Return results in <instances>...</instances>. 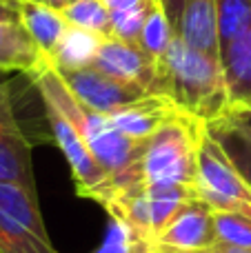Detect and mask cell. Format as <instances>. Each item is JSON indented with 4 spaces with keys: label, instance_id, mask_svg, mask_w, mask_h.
Here are the masks:
<instances>
[{
    "label": "cell",
    "instance_id": "6da1fadb",
    "mask_svg": "<svg viewBox=\"0 0 251 253\" xmlns=\"http://www.w3.org/2000/svg\"><path fill=\"white\" fill-rule=\"evenodd\" d=\"M151 93L165 96L178 111L205 125L231 116L220 58L189 47L178 36L158 58Z\"/></svg>",
    "mask_w": 251,
    "mask_h": 253
},
{
    "label": "cell",
    "instance_id": "3957f363",
    "mask_svg": "<svg viewBox=\"0 0 251 253\" xmlns=\"http://www.w3.org/2000/svg\"><path fill=\"white\" fill-rule=\"evenodd\" d=\"M29 78L36 84V91L40 93V98L56 102L62 109V114L74 123L78 133L83 135L84 144L91 149V153L96 156V160L100 162L107 173H116V171L125 169L138 156L140 144L120 133L109 116L84 107L71 93V89L67 87V83L60 78V74L53 65H44L42 69L31 74Z\"/></svg>",
    "mask_w": 251,
    "mask_h": 253
},
{
    "label": "cell",
    "instance_id": "d4e9b609",
    "mask_svg": "<svg viewBox=\"0 0 251 253\" xmlns=\"http://www.w3.org/2000/svg\"><path fill=\"white\" fill-rule=\"evenodd\" d=\"M102 2L107 4L109 11H123V9H129L133 4H140L142 0H102Z\"/></svg>",
    "mask_w": 251,
    "mask_h": 253
},
{
    "label": "cell",
    "instance_id": "ac0fdd59",
    "mask_svg": "<svg viewBox=\"0 0 251 253\" xmlns=\"http://www.w3.org/2000/svg\"><path fill=\"white\" fill-rule=\"evenodd\" d=\"M93 253H158V249L151 233H145L118 215H109L105 238Z\"/></svg>",
    "mask_w": 251,
    "mask_h": 253
},
{
    "label": "cell",
    "instance_id": "ffe728a7",
    "mask_svg": "<svg viewBox=\"0 0 251 253\" xmlns=\"http://www.w3.org/2000/svg\"><path fill=\"white\" fill-rule=\"evenodd\" d=\"M62 16L71 27L93 31L102 38H109L111 34V11L102 0H71L62 9Z\"/></svg>",
    "mask_w": 251,
    "mask_h": 253
},
{
    "label": "cell",
    "instance_id": "484cf974",
    "mask_svg": "<svg viewBox=\"0 0 251 253\" xmlns=\"http://www.w3.org/2000/svg\"><path fill=\"white\" fill-rule=\"evenodd\" d=\"M31 2H40V4H47V7H51V9H58V11H62V9H65L67 4L71 2V0H31Z\"/></svg>",
    "mask_w": 251,
    "mask_h": 253
},
{
    "label": "cell",
    "instance_id": "cb8c5ba5",
    "mask_svg": "<svg viewBox=\"0 0 251 253\" xmlns=\"http://www.w3.org/2000/svg\"><path fill=\"white\" fill-rule=\"evenodd\" d=\"M160 4H163L165 13L169 16V20H171V25H173V31H176L178 25H180V18H182V11H185L187 0H160Z\"/></svg>",
    "mask_w": 251,
    "mask_h": 253
},
{
    "label": "cell",
    "instance_id": "9c48e42d",
    "mask_svg": "<svg viewBox=\"0 0 251 253\" xmlns=\"http://www.w3.org/2000/svg\"><path fill=\"white\" fill-rule=\"evenodd\" d=\"M216 242L213 209L198 198L185 202L156 233L158 253H198L213 249Z\"/></svg>",
    "mask_w": 251,
    "mask_h": 253
},
{
    "label": "cell",
    "instance_id": "4316f807",
    "mask_svg": "<svg viewBox=\"0 0 251 253\" xmlns=\"http://www.w3.org/2000/svg\"><path fill=\"white\" fill-rule=\"evenodd\" d=\"M240 125H245L247 129H251V111H243V114H231Z\"/></svg>",
    "mask_w": 251,
    "mask_h": 253
},
{
    "label": "cell",
    "instance_id": "7c38bea8",
    "mask_svg": "<svg viewBox=\"0 0 251 253\" xmlns=\"http://www.w3.org/2000/svg\"><path fill=\"white\" fill-rule=\"evenodd\" d=\"M220 65L231 114L251 111V27L220 44Z\"/></svg>",
    "mask_w": 251,
    "mask_h": 253
},
{
    "label": "cell",
    "instance_id": "4fadbf2b",
    "mask_svg": "<svg viewBox=\"0 0 251 253\" xmlns=\"http://www.w3.org/2000/svg\"><path fill=\"white\" fill-rule=\"evenodd\" d=\"M176 114L178 109L165 96L149 93V96L140 98V100L131 102V105H125L120 109H116L114 114H109V118L123 135L142 144Z\"/></svg>",
    "mask_w": 251,
    "mask_h": 253
},
{
    "label": "cell",
    "instance_id": "8fae6325",
    "mask_svg": "<svg viewBox=\"0 0 251 253\" xmlns=\"http://www.w3.org/2000/svg\"><path fill=\"white\" fill-rule=\"evenodd\" d=\"M44 65L51 62L27 34L18 7L0 2V71H20L31 76Z\"/></svg>",
    "mask_w": 251,
    "mask_h": 253
},
{
    "label": "cell",
    "instance_id": "5bb4252c",
    "mask_svg": "<svg viewBox=\"0 0 251 253\" xmlns=\"http://www.w3.org/2000/svg\"><path fill=\"white\" fill-rule=\"evenodd\" d=\"M176 36L189 47L220 58L218 36V0H187Z\"/></svg>",
    "mask_w": 251,
    "mask_h": 253
},
{
    "label": "cell",
    "instance_id": "ba28073f",
    "mask_svg": "<svg viewBox=\"0 0 251 253\" xmlns=\"http://www.w3.org/2000/svg\"><path fill=\"white\" fill-rule=\"evenodd\" d=\"M56 71L67 83V87L71 89V93L84 107L105 116L114 114L120 107L131 105V102L149 96V91L145 87L116 80L111 76H107L105 71L96 69L93 65L80 67V69H56Z\"/></svg>",
    "mask_w": 251,
    "mask_h": 253
},
{
    "label": "cell",
    "instance_id": "8992f818",
    "mask_svg": "<svg viewBox=\"0 0 251 253\" xmlns=\"http://www.w3.org/2000/svg\"><path fill=\"white\" fill-rule=\"evenodd\" d=\"M11 89V80H0V182L20 184L38 193L31 165V142L18 120Z\"/></svg>",
    "mask_w": 251,
    "mask_h": 253
},
{
    "label": "cell",
    "instance_id": "4dcf8cb0",
    "mask_svg": "<svg viewBox=\"0 0 251 253\" xmlns=\"http://www.w3.org/2000/svg\"><path fill=\"white\" fill-rule=\"evenodd\" d=\"M0 74H2V71H0Z\"/></svg>",
    "mask_w": 251,
    "mask_h": 253
},
{
    "label": "cell",
    "instance_id": "44dd1931",
    "mask_svg": "<svg viewBox=\"0 0 251 253\" xmlns=\"http://www.w3.org/2000/svg\"><path fill=\"white\" fill-rule=\"evenodd\" d=\"M173 38H176V31H173L171 20H169V16L165 13L160 0H156L149 16H147V20H145V27H142V31H140L138 44H140L147 53H151L154 58H160L169 49V44L173 42Z\"/></svg>",
    "mask_w": 251,
    "mask_h": 253
},
{
    "label": "cell",
    "instance_id": "30bf717a",
    "mask_svg": "<svg viewBox=\"0 0 251 253\" xmlns=\"http://www.w3.org/2000/svg\"><path fill=\"white\" fill-rule=\"evenodd\" d=\"M93 67L116 80L145 87L151 93L156 83V71H158V58L147 53L138 42L105 38L96 53Z\"/></svg>",
    "mask_w": 251,
    "mask_h": 253
},
{
    "label": "cell",
    "instance_id": "7a4b0ae2",
    "mask_svg": "<svg viewBox=\"0 0 251 253\" xmlns=\"http://www.w3.org/2000/svg\"><path fill=\"white\" fill-rule=\"evenodd\" d=\"M205 123L178 111L147 142L125 169L107 175V184H145V187L196 189L198 147Z\"/></svg>",
    "mask_w": 251,
    "mask_h": 253
},
{
    "label": "cell",
    "instance_id": "277c9868",
    "mask_svg": "<svg viewBox=\"0 0 251 253\" xmlns=\"http://www.w3.org/2000/svg\"><path fill=\"white\" fill-rule=\"evenodd\" d=\"M196 196L213 211L251 207V187L209 126H205L198 147Z\"/></svg>",
    "mask_w": 251,
    "mask_h": 253
},
{
    "label": "cell",
    "instance_id": "5b68a950",
    "mask_svg": "<svg viewBox=\"0 0 251 253\" xmlns=\"http://www.w3.org/2000/svg\"><path fill=\"white\" fill-rule=\"evenodd\" d=\"M0 253H58L44 229L38 193L0 182Z\"/></svg>",
    "mask_w": 251,
    "mask_h": 253
},
{
    "label": "cell",
    "instance_id": "7402d4cb",
    "mask_svg": "<svg viewBox=\"0 0 251 253\" xmlns=\"http://www.w3.org/2000/svg\"><path fill=\"white\" fill-rule=\"evenodd\" d=\"M156 0H142L140 4H133L123 11H111V34L109 38H118L125 42H138L145 20L149 16Z\"/></svg>",
    "mask_w": 251,
    "mask_h": 253
},
{
    "label": "cell",
    "instance_id": "e0dca14e",
    "mask_svg": "<svg viewBox=\"0 0 251 253\" xmlns=\"http://www.w3.org/2000/svg\"><path fill=\"white\" fill-rule=\"evenodd\" d=\"M207 126L216 135V140L222 144L227 156L234 160V165L238 167V171L251 187V129L240 125L234 116H227V118Z\"/></svg>",
    "mask_w": 251,
    "mask_h": 253
},
{
    "label": "cell",
    "instance_id": "2e32d148",
    "mask_svg": "<svg viewBox=\"0 0 251 253\" xmlns=\"http://www.w3.org/2000/svg\"><path fill=\"white\" fill-rule=\"evenodd\" d=\"M102 40L105 38L93 31L69 25L62 40L58 42L56 51L51 53V65L56 69H80V67L93 65Z\"/></svg>",
    "mask_w": 251,
    "mask_h": 253
},
{
    "label": "cell",
    "instance_id": "603a6c76",
    "mask_svg": "<svg viewBox=\"0 0 251 253\" xmlns=\"http://www.w3.org/2000/svg\"><path fill=\"white\" fill-rule=\"evenodd\" d=\"M251 27V0H218L220 44Z\"/></svg>",
    "mask_w": 251,
    "mask_h": 253
},
{
    "label": "cell",
    "instance_id": "83f0119b",
    "mask_svg": "<svg viewBox=\"0 0 251 253\" xmlns=\"http://www.w3.org/2000/svg\"><path fill=\"white\" fill-rule=\"evenodd\" d=\"M216 251L218 253H251V249H234V247H225L216 242Z\"/></svg>",
    "mask_w": 251,
    "mask_h": 253
},
{
    "label": "cell",
    "instance_id": "f1b7e54d",
    "mask_svg": "<svg viewBox=\"0 0 251 253\" xmlns=\"http://www.w3.org/2000/svg\"><path fill=\"white\" fill-rule=\"evenodd\" d=\"M0 2H4V4H11V7H18V4H20V0H0Z\"/></svg>",
    "mask_w": 251,
    "mask_h": 253
},
{
    "label": "cell",
    "instance_id": "f546056e",
    "mask_svg": "<svg viewBox=\"0 0 251 253\" xmlns=\"http://www.w3.org/2000/svg\"><path fill=\"white\" fill-rule=\"evenodd\" d=\"M198 253H218V251H216V247H213V249H207V251H198Z\"/></svg>",
    "mask_w": 251,
    "mask_h": 253
},
{
    "label": "cell",
    "instance_id": "52a82bcc",
    "mask_svg": "<svg viewBox=\"0 0 251 253\" xmlns=\"http://www.w3.org/2000/svg\"><path fill=\"white\" fill-rule=\"evenodd\" d=\"M42 105H44V116H47L53 140H56L58 149L65 153L67 162H69V169L74 173L76 191H78V196L91 200V196L105 184L109 173L102 169V165L96 160L91 149L84 144L83 135L78 133L74 123L62 114L60 107L56 102L47 100V98H42Z\"/></svg>",
    "mask_w": 251,
    "mask_h": 253
},
{
    "label": "cell",
    "instance_id": "d6986e66",
    "mask_svg": "<svg viewBox=\"0 0 251 253\" xmlns=\"http://www.w3.org/2000/svg\"><path fill=\"white\" fill-rule=\"evenodd\" d=\"M213 231L218 245L251 249V207L231 211H213Z\"/></svg>",
    "mask_w": 251,
    "mask_h": 253
},
{
    "label": "cell",
    "instance_id": "9a60e30c",
    "mask_svg": "<svg viewBox=\"0 0 251 253\" xmlns=\"http://www.w3.org/2000/svg\"><path fill=\"white\" fill-rule=\"evenodd\" d=\"M18 11H20L22 25H25L27 34L31 36L36 47L51 62V53L56 51L58 42L62 40L65 31L69 29V22L65 20L62 11L47 7V4L31 2V0H20Z\"/></svg>",
    "mask_w": 251,
    "mask_h": 253
}]
</instances>
